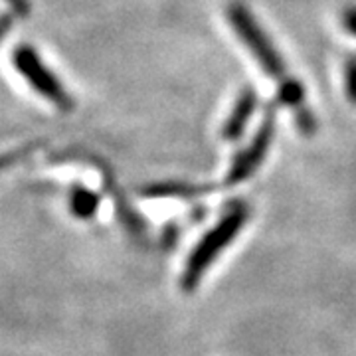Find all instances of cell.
Segmentation results:
<instances>
[{
    "instance_id": "6da1fadb",
    "label": "cell",
    "mask_w": 356,
    "mask_h": 356,
    "mask_svg": "<svg viewBox=\"0 0 356 356\" xmlns=\"http://www.w3.org/2000/svg\"><path fill=\"white\" fill-rule=\"evenodd\" d=\"M245 220H248V208L240 204V206L232 208L228 214L204 236V240L196 245V250L192 252L191 259L184 267L182 287L186 291L196 287V283L200 281L204 271H208V267L214 264V259L220 255V252H224L232 243L234 236L243 228Z\"/></svg>"
},
{
    "instance_id": "7a4b0ae2",
    "label": "cell",
    "mask_w": 356,
    "mask_h": 356,
    "mask_svg": "<svg viewBox=\"0 0 356 356\" xmlns=\"http://www.w3.org/2000/svg\"><path fill=\"white\" fill-rule=\"evenodd\" d=\"M228 20L240 40L248 46V50L254 54L255 60L264 67L267 76L277 77V81L289 77L285 72V64L281 60L280 51L275 50L273 42L267 38L264 28L255 22V18L245 6L234 2L228 8Z\"/></svg>"
},
{
    "instance_id": "3957f363",
    "label": "cell",
    "mask_w": 356,
    "mask_h": 356,
    "mask_svg": "<svg viewBox=\"0 0 356 356\" xmlns=\"http://www.w3.org/2000/svg\"><path fill=\"white\" fill-rule=\"evenodd\" d=\"M13 62L14 67L20 72V76L24 77L42 97H46L48 102L58 105L60 109L72 107V97L62 86V81L56 77L50 67H46V64L38 56V51L32 46H20L13 54Z\"/></svg>"
},
{
    "instance_id": "277c9868",
    "label": "cell",
    "mask_w": 356,
    "mask_h": 356,
    "mask_svg": "<svg viewBox=\"0 0 356 356\" xmlns=\"http://www.w3.org/2000/svg\"><path fill=\"white\" fill-rule=\"evenodd\" d=\"M273 135H275V113H269L264 119L261 127L257 129L252 143L236 156V161H234V165L228 172V184H240L245 178L254 175L257 166L261 165L266 159Z\"/></svg>"
},
{
    "instance_id": "5b68a950",
    "label": "cell",
    "mask_w": 356,
    "mask_h": 356,
    "mask_svg": "<svg viewBox=\"0 0 356 356\" xmlns=\"http://www.w3.org/2000/svg\"><path fill=\"white\" fill-rule=\"evenodd\" d=\"M255 107H257V93H255V89H243L236 105H234V109H232V113H229L226 123H224L222 137L226 140L240 139L245 127H248L250 117L254 115Z\"/></svg>"
},
{
    "instance_id": "8992f818",
    "label": "cell",
    "mask_w": 356,
    "mask_h": 356,
    "mask_svg": "<svg viewBox=\"0 0 356 356\" xmlns=\"http://www.w3.org/2000/svg\"><path fill=\"white\" fill-rule=\"evenodd\" d=\"M70 208H72V212L77 218L88 220V218H91L97 212V208H99V196L95 192L83 188V186H76L72 191V196H70Z\"/></svg>"
},
{
    "instance_id": "52a82bcc",
    "label": "cell",
    "mask_w": 356,
    "mask_h": 356,
    "mask_svg": "<svg viewBox=\"0 0 356 356\" xmlns=\"http://www.w3.org/2000/svg\"><path fill=\"white\" fill-rule=\"evenodd\" d=\"M277 99L281 105H287L293 109H299L305 102V88L301 81H297L295 77H285L281 79L277 86Z\"/></svg>"
},
{
    "instance_id": "ba28073f",
    "label": "cell",
    "mask_w": 356,
    "mask_h": 356,
    "mask_svg": "<svg viewBox=\"0 0 356 356\" xmlns=\"http://www.w3.org/2000/svg\"><path fill=\"white\" fill-rule=\"evenodd\" d=\"M344 91L346 99L356 105V56H350L344 62Z\"/></svg>"
},
{
    "instance_id": "9c48e42d",
    "label": "cell",
    "mask_w": 356,
    "mask_h": 356,
    "mask_svg": "<svg viewBox=\"0 0 356 356\" xmlns=\"http://www.w3.org/2000/svg\"><path fill=\"white\" fill-rule=\"evenodd\" d=\"M295 113H297V125L301 129V133H305V135L315 133V129H317V119H315V115L311 113L309 109H305V107L295 109Z\"/></svg>"
},
{
    "instance_id": "30bf717a",
    "label": "cell",
    "mask_w": 356,
    "mask_h": 356,
    "mask_svg": "<svg viewBox=\"0 0 356 356\" xmlns=\"http://www.w3.org/2000/svg\"><path fill=\"white\" fill-rule=\"evenodd\" d=\"M341 22L350 36H356V8H346L341 16Z\"/></svg>"
},
{
    "instance_id": "8fae6325",
    "label": "cell",
    "mask_w": 356,
    "mask_h": 356,
    "mask_svg": "<svg viewBox=\"0 0 356 356\" xmlns=\"http://www.w3.org/2000/svg\"><path fill=\"white\" fill-rule=\"evenodd\" d=\"M10 6L14 8V13L22 14V16H26V14L30 13V2L28 0H6Z\"/></svg>"
},
{
    "instance_id": "7c38bea8",
    "label": "cell",
    "mask_w": 356,
    "mask_h": 356,
    "mask_svg": "<svg viewBox=\"0 0 356 356\" xmlns=\"http://www.w3.org/2000/svg\"><path fill=\"white\" fill-rule=\"evenodd\" d=\"M10 24H13V18L10 16H2L0 18V40L6 36V32L10 30Z\"/></svg>"
}]
</instances>
